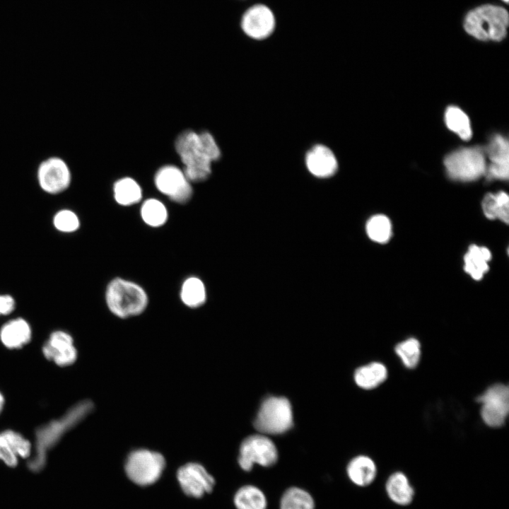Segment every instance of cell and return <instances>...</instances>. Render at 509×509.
Segmentation results:
<instances>
[{"label":"cell","mask_w":509,"mask_h":509,"mask_svg":"<svg viewBox=\"0 0 509 509\" xmlns=\"http://www.w3.org/2000/svg\"><path fill=\"white\" fill-rule=\"evenodd\" d=\"M175 150L183 165V172L192 182L207 180L211 173V164L221 157V150L213 136L207 131H182L176 139Z\"/></svg>","instance_id":"cell-1"},{"label":"cell","mask_w":509,"mask_h":509,"mask_svg":"<svg viewBox=\"0 0 509 509\" xmlns=\"http://www.w3.org/2000/svg\"><path fill=\"white\" fill-rule=\"evenodd\" d=\"M89 400L78 402L61 418L39 426L35 433V455L28 462V467L33 472H40L47 463V453L71 429L83 421L93 410Z\"/></svg>","instance_id":"cell-2"},{"label":"cell","mask_w":509,"mask_h":509,"mask_svg":"<svg viewBox=\"0 0 509 509\" xmlns=\"http://www.w3.org/2000/svg\"><path fill=\"white\" fill-rule=\"evenodd\" d=\"M105 300L114 315L126 319L142 314L148 307V296L137 283L116 277L107 285Z\"/></svg>","instance_id":"cell-3"},{"label":"cell","mask_w":509,"mask_h":509,"mask_svg":"<svg viewBox=\"0 0 509 509\" xmlns=\"http://www.w3.org/2000/svg\"><path fill=\"white\" fill-rule=\"evenodd\" d=\"M508 13L499 6L484 5L471 11L465 18L464 29L480 40L501 41L506 35Z\"/></svg>","instance_id":"cell-4"},{"label":"cell","mask_w":509,"mask_h":509,"mask_svg":"<svg viewBox=\"0 0 509 509\" xmlns=\"http://www.w3.org/2000/svg\"><path fill=\"white\" fill-rule=\"evenodd\" d=\"M444 165L451 179L462 182L476 180L486 172L484 151L477 146L457 149L445 157Z\"/></svg>","instance_id":"cell-5"},{"label":"cell","mask_w":509,"mask_h":509,"mask_svg":"<svg viewBox=\"0 0 509 509\" xmlns=\"http://www.w3.org/2000/svg\"><path fill=\"white\" fill-rule=\"evenodd\" d=\"M293 425V413L289 401L284 397H270L262 404L255 419V428L266 434H279Z\"/></svg>","instance_id":"cell-6"},{"label":"cell","mask_w":509,"mask_h":509,"mask_svg":"<svg viewBox=\"0 0 509 509\" xmlns=\"http://www.w3.org/2000/svg\"><path fill=\"white\" fill-rule=\"evenodd\" d=\"M165 466L164 457L159 452L147 449L131 452L127 457L125 470L135 484L146 486L156 481Z\"/></svg>","instance_id":"cell-7"},{"label":"cell","mask_w":509,"mask_h":509,"mask_svg":"<svg viewBox=\"0 0 509 509\" xmlns=\"http://www.w3.org/2000/svg\"><path fill=\"white\" fill-rule=\"evenodd\" d=\"M278 459V450L272 440L263 435H252L242 442L238 463L242 470L250 472L255 464L271 467Z\"/></svg>","instance_id":"cell-8"},{"label":"cell","mask_w":509,"mask_h":509,"mask_svg":"<svg viewBox=\"0 0 509 509\" xmlns=\"http://www.w3.org/2000/svg\"><path fill=\"white\" fill-rule=\"evenodd\" d=\"M37 181L45 193L55 195L66 191L71 182V172L67 163L58 156L42 160L37 169Z\"/></svg>","instance_id":"cell-9"},{"label":"cell","mask_w":509,"mask_h":509,"mask_svg":"<svg viewBox=\"0 0 509 509\" xmlns=\"http://www.w3.org/2000/svg\"><path fill=\"white\" fill-rule=\"evenodd\" d=\"M154 183L160 193L177 204L187 203L193 194L191 182L183 170L174 165H165L158 169Z\"/></svg>","instance_id":"cell-10"},{"label":"cell","mask_w":509,"mask_h":509,"mask_svg":"<svg viewBox=\"0 0 509 509\" xmlns=\"http://www.w3.org/2000/svg\"><path fill=\"white\" fill-rule=\"evenodd\" d=\"M481 404V415L486 424L491 427L502 426L509 410V390L507 385L495 384L489 387L478 398Z\"/></svg>","instance_id":"cell-11"},{"label":"cell","mask_w":509,"mask_h":509,"mask_svg":"<svg viewBox=\"0 0 509 509\" xmlns=\"http://www.w3.org/2000/svg\"><path fill=\"white\" fill-rule=\"evenodd\" d=\"M276 18L272 10L263 4H256L243 13L240 20L242 32L250 38L262 40L271 36L276 28Z\"/></svg>","instance_id":"cell-12"},{"label":"cell","mask_w":509,"mask_h":509,"mask_svg":"<svg viewBox=\"0 0 509 509\" xmlns=\"http://www.w3.org/2000/svg\"><path fill=\"white\" fill-rule=\"evenodd\" d=\"M177 477L183 491L195 498L211 493L216 484L213 476L201 464L194 462L182 466Z\"/></svg>","instance_id":"cell-13"},{"label":"cell","mask_w":509,"mask_h":509,"mask_svg":"<svg viewBox=\"0 0 509 509\" xmlns=\"http://www.w3.org/2000/svg\"><path fill=\"white\" fill-rule=\"evenodd\" d=\"M44 356L60 367L72 365L77 358V350L70 334L62 330L52 332L42 346Z\"/></svg>","instance_id":"cell-14"},{"label":"cell","mask_w":509,"mask_h":509,"mask_svg":"<svg viewBox=\"0 0 509 509\" xmlns=\"http://www.w3.org/2000/svg\"><path fill=\"white\" fill-rule=\"evenodd\" d=\"M305 165L315 177L328 178L338 170V161L334 152L327 146L317 144L306 153Z\"/></svg>","instance_id":"cell-15"},{"label":"cell","mask_w":509,"mask_h":509,"mask_svg":"<svg viewBox=\"0 0 509 509\" xmlns=\"http://www.w3.org/2000/svg\"><path fill=\"white\" fill-rule=\"evenodd\" d=\"M30 324L23 318L18 317L6 322L0 329V339L8 349H20L31 339Z\"/></svg>","instance_id":"cell-16"},{"label":"cell","mask_w":509,"mask_h":509,"mask_svg":"<svg viewBox=\"0 0 509 509\" xmlns=\"http://www.w3.org/2000/svg\"><path fill=\"white\" fill-rule=\"evenodd\" d=\"M346 472L349 481L355 486H370L377 476V467L374 461L366 455H358L348 463Z\"/></svg>","instance_id":"cell-17"},{"label":"cell","mask_w":509,"mask_h":509,"mask_svg":"<svg viewBox=\"0 0 509 509\" xmlns=\"http://www.w3.org/2000/svg\"><path fill=\"white\" fill-rule=\"evenodd\" d=\"M385 491L389 498L401 506L411 504L414 498V487L402 472H395L389 476L385 483Z\"/></svg>","instance_id":"cell-18"},{"label":"cell","mask_w":509,"mask_h":509,"mask_svg":"<svg viewBox=\"0 0 509 509\" xmlns=\"http://www.w3.org/2000/svg\"><path fill=\"white\" fill-rule=\"evenodd\" d=\"M233 505L235 509H267L268 500L265 493L254 484H244L235 492Z\"/></svg>","instance_id":"cell-19"},{"label":"cell","mask_w":509,"mask_h":509,"mask_svg":"<svg viewBox=\"0 0 509 509\" xmlns=\"http://www.w3.org/2000/svg\"><path fill=\"white\" fill-rule=\"evenodd\" d=\"M491 258L488 248L472 245L464 257V271L474 279L480 280L488 270Z\"/></svg>","instance_id":"cell-20"},{"label":"cell","mask_w":509,"mask_h":509,"mask_svg":"<svg viewBox=\"0 0 509 509\" xmlns=\"http://www.w3.org/2000/svg\"><path fill=\"white\" fill-rule=\"evenodd\" d=\"M180 298L182 303L189 308H198L206 300V290L203 281L198 276H191L182 282Z\"/></svg>","instance_id":"cell-21"},{"label":"cell","mask_w":509,"mask_h":509,"mask_svg":"<svg viewBox=\"0 0 509 509\" xmlns=\"http://www.w3.org/2000/svg\"><path fill=\"white\" fill-rule=\"evenodd\" d=\"M481 207L485 216L488 219H498L508 223L509 197L505 192L486 194L482 200Z\"/></svg>","instance_id":"cell-22"},{"label":"cell","mask_w":509,"mask_h":509,"mask_svg":"<svg viewBox=\"0 0 509 509\" xmlns=\"http://www.w3.org/2000/svg\"><path fill=\"white\" fill-rule=\"evenodd\" d=\"M316 503L312 495L304 488L292 486L282 493L279 509H315Z\"/></svg>","instance_id":"cell-23"},{"label":"cell","mask_w":509,"mask_h":509,"mask_svg":"<svg viewBox=\"0 0 509 509\" xmlns=\"http://www.w3.org/2000/svg\"><path fill=\"white\" fill-rule=\"evenodd\" d=\"M387 376L386 367L382 363L373 362L356 369L354 380L360 387L370 390L382 383Z\"/></svg>","instance_id":"cell-24"},{"label":"cell","mask_w":509,"mask_h":509,"mask_svg":"<svg viewBox=\"0 0 509 509\" xmlns=\"http://www.w3.org/2000/svg\"><path fill=\"white\" fill-rule=\"evenodd\" d=\"M115 201L122 206H130L141 201L142 189L134 179L126 177L118 180L113 187Z\"/></svg>","instance_id":"cell-25"},{"label":"cell","mask_w":509,"mask_h":509,"mask_svg":"<svg viewBox=\"0 0 509 509\" xmlns=\"http://www.w3.org/2000/svg\"><path fill=\"white\" fill-rule=\"evenodd\" d=\"M140 216L147 226L159 228L168 221V211L161 201L156 198H149L142 202Z\"/></svg>","instance_id":"cell-26"},{"label":"cell","mask_w":509,"mask_h":509,"mask_svg":"<svg viewBox=\"0 0 509 509\" xmlns=\"http://www.w3.org/2000/svg\"><path fill=\"white\" fill-rule=\"evenodd\" d=\"M444 119L447 128L462 139L468 140L472 137V130L469 119L460 107L449 106L445 112Z\"/></svg>","instance_id":"cell-27"},{"label":"cell","mask_w":509,"mask_h":509,"mask_svg":"<svg viewBox=\"0 0 509 509\" xmlns=\"http://www.w3.org/2000/svg\"><path fill=\"white\" fill-rule=\"evenodd\" d=\"M366 233L370 239L378 243L389 241L392 235V224L385 215L372 216L367 222Z\"/></svg>","instance_id":"cell-28"},{"label":"cell","mask_w":509,"mask_h":509,"mask_svg":"<svg viewBox=\"0 0 509 509\" xmlns=\"http://www.w3.org/2000/svg\"><path fill=\"white\" fill-rule=\"evenodd\" d=\"M491 164L509 165L508 140L501 135L494 136L486 150Z\"/></svg>","instance_id":"cell-29"},{"label":"cell","mask_w":509,"mask_h":509,"mask_svg":"<svg viewBox=\"0 0 509 509\" xmlns=\"http://www.w3.org/2000/svg\"><path fill=\"white\" fill-rule=\"evenodd\" d=\"M395 352L406 368H414L420 359L421 345L417 339L410 338L399 343L395 347Z\"/></svg>","instance_id":"cell-30"},{"label":"cell","mask_w":509,"mask_h":509,"mask_svg":"<svg viewBox=\"0 0 509 509\" xmlns=\"http://www.w3.org/2000/svg\"><path fill=\"white\" fill-rule=\"evenodd\" d=\"M54 228L63 233H71L77 231L81 226V221L78 215L68 209H60L52 218Z\"/></svg>","instance_id":"cell-31"},{"label":"cell","mask_w":509,"mask_h":509,"mask_svg":"<svg viewBox=\"0 0 509 509\" xmlns=\"http://www.w3.org/2000/svg\"><path fill=\"white\" fill-rule=\"evenodd\" d=\"M0 435L18 457L26 459L30 456L31 443L22 435L12 430H6L1 432Z\"/></svg>","instance_id":"cell-32"},{"label":"cell","mask_w":509,"mask_h":509,"mask_svg":"<svg viewBox=\"0 0 509 509\" xmlns=\"http://www.w3.org/2000/svg\"><path fill=\"white\" fill-rule=\"evenodd\" d=\"M0 460L8 467H16L18 457L0 435Z\"/></svg>","instance_id":"cell-33"},{"label":"cell","mask_w":509,"mask_h":509,"mask_svg":"<svg viewBox=\"0 0 509 509\" xmlns=\"http://www.w3.org/2000/svg\"><path fill=\"white\" fill-rule=\"evenodd\" d=\"M16 308V300L9 294H0V315L11 314Z\"/></svg>","instance_id":"cell-34"},{"label":"cell","mask_w":509,"mask_h":509,"mask_svg":"<svg viewBox=\"0 0 509 509\" xmlns=\"http://www.w3.org/2000/svg\"><path fill=\"white\" fill-rule=\"evenodd\" d=\"M4 404V398L3 395L1 394V393L0 392V413L3 409Z\"/></svg>","instance_id":"cell-35"},{"label":"cell","mask_w":509,"mask_h":509,"mask_svg":"<svg viewBox=\"0 0 509 509\" xmlns=\"http://www.w3.org/2000/svg\"><path fill=\"white\" fill-rule=\"evenodd\" d=\"M503 1H505V3L508 2V0H503Z\"/></svg>","instance_id":"cell-36"}]
</instances>
